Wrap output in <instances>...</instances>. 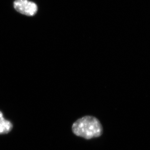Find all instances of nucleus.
<instances>
[{"mask_svg":"<svg viewBox=\"0 0 150 150\" xmlns=\"http://www.w3.org/2000/svg\"><path fill=\"white\" fill-rule=\"evenodd\" d=\"M14 7L20 13L29 16L35 15L38 11L37 5L28 0H16Z\"/></svg>","mask_w":150,"mask_h":150,"instance_id":"obj_2","label":"nucleus"},{"mask_svg":"<svg viewBox=\"0 0 150 150\" xmlns=\"http://www.w3.org/2000/svg\"><path fill=\"white\" fill-rule=\"evenodd\" d=\"M72 131L76 136L89 140L100 137L103 133V128L100 121L96 117L86 115L73 123Z\"/></svg>","mask_w":150,"mask_h":150,"instance_id":"obj_1","label":"nucleus"},{"mask_svg":"<svg viewBox=\"0 0 150 150\" xmlns=\"http://www.w3.org/2000/svg\"><path fill=\"white\" fill-rule=\"evenodd\" d=\"M13 128L11 121L5 119L2 112L0 111V135L8 134Z\"/></svg>","mask_w":150,"mask_h":150,"instance_id":"obj_3","label":"nucleus"}]
</instances>
